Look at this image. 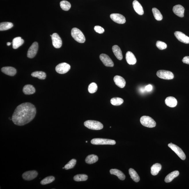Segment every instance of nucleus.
Listing matches in <instances>:
<instances>
[{
	"label": "nucleus",
	"mask_w": 189,
	"mask_h": 189,
	"mask_svg": "<svg viewBox=\"0 0 189 189\" xmlns=\"http://www.w3.org/2000/svg\"><path fill=\"white\" fill-rule=\"evenodd\" d=\"M161 169V165L159 163H155L151 167V174L153 176H156Z\"/></svg>",
	"instance_id": "26"
},
{
	"label": "nucleus",
	"mask_w": 189,
	"mask_h": 189,
	"mask_svg": "<svg viewBox=\"0 0 189 189\" xmlns=\"http://www.w3.org/2000/svg\"><path fill=\"white\" fill-rule=\"evenodd\" d=\"M86 142L87 143V142H87V141H86Z\"/></svg>",
	"instance_id": "43"
},
{
	"label": "nucleus",
	"mask_w": 189,
	"mask_h": 189,
	"mask_svg": "<svg viewBox=\"0 0 189 189\" xmlns=\"http://www.w3.org/2000/svg\"><path fill=\"white\" fill-rule=\"evenodd\" d=\"M38 49V44L37 42H34L28 49L27 54L28 58L31 59L34 58L37 53Z\"/></svg>",
	"instance_id": "9"
},
{
	"label": "nucleus",
	"mask_w": 189,
	"mask_h": 189,
	"mask_svg": "<svg viewBox=\"0 0 189 189\" xmlns=\"http://www.w3.org/2000/svg\"><path fill=\"white\" fill-rule=\"evenodd\" d=\"M95 31L100 34H102L104 32V28L100 26H96L94 27Z\"/></svg>",
	"instance_id": "39"
},
{
	"label": "nucleus",
	"mask_w": 189,
	"mask_h": 189,
	"mask_svg": "<svg viewBox=\"0 0 189 189\" xmlns=\"http://www.w3.org/2000/svg\"><path fill=\"white\" fill-rule=\"evenodd\" d=\"M182 61L184 63L189 65V56H186L184 57Z\"/></svg>",
	"instance_id": "40"
},
{
	"label": "nucleus",
	"mask_w": 189,
	"mask_h": 189,
	"mask_svg": "<svg viewBox=\"0 0 189 189\" xmlns=\"http://www.w3.org/2000/svg\"><path fill=\"white\" fill-rule=\"evenodd\" d=\"M157 75L160 78L164 80H170L174 77V74L171 71L163 70L157 71Z\"/></svg>",
	"instance_id": "6"
},
{
	"label": "nucleus",
	"mask_w": 189,
	"mask_h": 189,
	"mask_svg": "<svg viewBox=\"0 0 189 189\" xmlns=\"http://www.w3.org/2000/svg\"><path fill=\"white\" fill-rule=\"evenodd\" d=\"M98 87L97 85L94 82H93L89 85L88 90L89 93H95L97 91Z\"/></svg>",
	"instance_id": "36"
},
{
	"label": "nucleus",
	"mask_w": 189,
	"mask_h": 189,
	"mask_svg": "<svg viewBox=\"0 0 189 189\" xmlns=\"http://www.w3.org/2000/svg\"><path fill=\"white\" fill-rule=\"evenodd\" d=\"M173 12L175 14L180 17H184V12H185V9L182 5H177L173 7Z\"/></svg>",
	"instance_id": "15"
},
{
	"label": "nucleus",
	"mask_w": 189,
	"mask_h": 189,
	"mask_svg": "<svg viewBox=\"0 0 189 189\" xmlns=\"http://www.w3.org/2000/svg\"><path fill=\"white\" fill-rule=\"evenodd\" d=\"M36 109L30 103H24L16 108L12 120L15 125L23 126L31 122L35 117Z\"/></svg>",
	"instance_id": "1"
},
{
	"label": "nucleus",
	"mask_w": 189,
	"mask_h": 189,
	"mask_svg": "<svg viewBox=\"0 0 189 189\" xmlns=\"http://www.w3.org/2000/svg\"><path fill=\"white\" fill-rule=\"evenodd\" d=\"M55 178L53 176H50L47 177L43 179L40 182V184L42 185H47L54 182Z\"/></svg>",
	"instance_id": "35"
},
{
	"label": "nucleus",
	"mask_w": 189,
	"mask_h": 189,
	"mask_svg": "<svg viewBox=\"0 0 189 189\" xmlns=\"http://www.w3.org/2000/svg\"><path fill=\"white\" fill-rule=\"evenodd\" d=\"M11 42H7V45L8 46H10L11 45Z\"/></svg>",
	"instance_id": "42"
},
{
	"label": "nucleus",
	"mask_w": 189,
	"mask_h": 189,
	"mask_svg": "<svg viewBox=\"0 0 189 189\" xmlns=\"http://www.w3.org/2000/svg\"><path fill=\"white\" fill-rule=\"evenodd\" d=\"M165 103L169 107L174 108L177 106V101L175 98L169 96L166 98L165 100Z\"/></svg>",
	"instance_id": "20"
},
{
	"label": "nucleus",
	"mask_w": 189,
	"mask_h": 189,
	"mask_svg": "<svg viewBox=\"0 0 189 189\" xmlns=\"http://www.w3.org/2000/svg\"><path fill=\"white\" fill-rule=\"evenodd\" d=\"M92 144L93 145H114L116 144L115 141L113 140L102 139H92L91 141Z\"/></svg>",
	"instance_id": "5"
},
{
	"label": "nucleus",
	"mask_w": 189,
	"mask_h": 189,
	"mask_svg": "<svg viewBox=\"0 0 189 189\" xmlns=\"http://www.w3.org/2000/svg\"><path fill=\"white\" fill-rule=\"evenodd\" d=\"M77 163V160L75 159H72L67 164L65 165V168L66 170L71 169L73 168Z\"/></svg>",
	"instance_id": "37"
},
{
	"label": "nucleus",
	"mask_w": 189,
	"mask_h": 189,
	"mask_svg": "<svg viewBox=\"0 0 189 189\" xmlns=\"http://www.w3.org/2000/svg\"><path fill=\"white\" fill-rule=\"evenodd\" d=\"M52 39L53 46L56 48H59L62 45V41L61 38L56 33L52 35Z\"/></svg>",
	"instance_id": "11"
},
{
	"label": "nucleus",
	"mask_w": 189,
	"mask_h": 189,
	"mask_svg": "<svg viewBox=\"0 0 189 189\" xmlns=\"http://www.w3.org/2000/svg\"><path fill=\"white\" fill-rule=\"evenodd\" d=\"M71 35L77 42L83 43L85 41V36L82 31L78 28H73L71 31Z\"/></svg>",
	"instance_id": "2"
},
{
	"label": "nucleus",
	"mask_w": 189,
	"mask_h": 189,
	"mask_svg": "<svg viewBox=\"0 0 189 189\" xmlns=\"http://www.w3.org/2000/svg\"><path fill=\"white\" fill-rule=\"evenodd\" d=\"M88 178V177L87 175L80 174L75 176L74 177V180L76 182H82V181L87 180Z\"/></svg>",
	"instance_id": "34"
},
{
	"label": "nucleus",
	"mask_w": 189,
	"mask_h": 189,
	"mask_svg": "<svg viewBox=\"0 0 189 189\" xmlns=\"http://www.w3.org/2000/svg\"><path fill=\"white\" fill-rule=\"evenodd\" d=\"M113 21L119 24H124L126 22V19L123 15L118 13H113L110 15Z\"/></svg>",
	"instance_id": "13"
},
{
	"label": "nucleus",
	"mask_w": 189,
	"mask_h": 189,
	"mask_svg": "<svg viewBox=\"0 0 189 189\" xmlns=\"http://www.w3.org/2000/svg\"><path fill=\"white\" fill-rule=\"evenodd\" d=\"M174 34L180 42L185 44H189V37L184 33L180 31H176L174 32Z\"/></svg>",
	"instance_id": "14"
},
{
	"label": "nucleus",
	"mask_w": 189,
	"mask_h": 189,
	"mask_svg": "<svg viewBox=\"0 0 189 189\" xmlns=\"http://www.w3.org/2000/svg\"><path fill=\"white\" fill-rule=\"evenodd\" d=\"M126 59L127 63L130 65L135 64L137 62V59L133 53L128 51L126 54Z\"/></svg>",
	"instance_id": "19"
},
{
	"label": "nucleus",
	"mask_w": 189,
	"mask_h": 189,
	"mask_svg": "<svg viewBox=\"0 0 189 189\" xmlns=\"http://www.w3.org/2000/svg\"><path fill=\"white\" fill-rule=\"evenodd\" d=\"M123 100L120 98H113L110 100L111 104L115 106H120L123 104Z\"/></svg>",
	"instance_id": "33"
},
{
	"label": "nucleus",
	"mask_w": 189,
	"mask_h": 189,
	"mask_svg": "<svg viewBox=\"0 0 189 189\" xmlns=\"http://www.w3.org/2000/svg\"><path fill=\"white\" fill-rule=\"evenodd\" d=\"M112 51L117 59L121 60L123 59V55L121 49L118 46L115 45L112 47Z\"/></svg>",
	"instance_id": "21"
},
{
	"label": "nucleus",
	"mask_w": 189,
	"mask_h": 189,
	"mask_svg": "<svg viewBox=\"0 0 189 189\" xmlns=\"http://www.w3.org/2000/svg\"><path fill=\"white\" fill-rule=\"evenodd\" d=\"M114 80L116 85L120 88H124L126 85L125 79L120 76H115L114 77Z\"/></svg>",
	"instance_id": "16"
},
{
	"label": "nucleus",
	"mask_w": 189,
	"mask_h": 189,
	"mask_svg": "<svg viewBox=\"0 0 189 189\" xmlns=\"http://www.w3.org/2000/svg\"><path fill=\"white\" fill-rule=\"evenodd\" d=\"M110 172L111 174L117 176L120 180H124L125 179V176L121 171L116 169H110Z\"/></svg>",
	"instance_id": "25"
},
{
	"label": "nucleus",
	"mask_w": 189,
	"mask_h": 189,
	"mask_svg": "<svg viewBox=\"0 0 189 189\" xmlns=\"http://www.w3.org/2000/svg\"><path fill=\"white\" fill-rule=\"evenodd\" d=\"M71 69L70 65L66 63H62L57 65L55 70L58 73L64 74L68 72Z\"/></svg>",
	"instance_id": "8"
},
{
	"label": "nucleus",
	"mask_w": 189,
	"mask_h": 189,
	"mask_svg": "<svg viewBox=\"0 0 189 189\" xmlns=\"http://www.w3.org/2000/svg\"><path fill=\"white\" fill-rule=\"evenodd\" d=\"M60 6L63 10L66 11L69 10L71 6L70 3L66 1H61L60 3Z\"/></svg>",
	"instance_id": "32"
},
{
	"label": "nucleus",
	"mask_w": 189,
	"mask_h": 189,
	"mask_svg": "<svg viewBox=\"0 0 189 189\" xmlns=\"http://www.w3.org/2000/svg\"><path fill=\"white\" fill-rule=\"evenodd\" d=\"M13 26V24L10 22H3L0 24V31H5L9 30Z\"/></svg>",
	"instance_id": "29"
},
{
	"label": "nucleus",
	"mask_w": 189,
	"mask_h": 189,
	"mask_svg": "<svg viewBox=\"0 0 189 189\" xmlns=\"http://www.w3.org/2000/svg\"><path fill=\"white\" fill-rule=\"evenodd\" d=\"M129 174L130 177L134 182H139L140 179L139 176L134 169L130 168L129 169Z\"/></svg>",
	"instance_id": "28"
},
{
	"label": "nucleus",
	"mask_w": 189,
	"mask_h": 189,
	"mask_svg": "<svg viewBox=\"0 0 189 189\" xmlns=\"http://www.w3.org/2000/svg\"><path fill=\"white\" fill-rule=\"evenodd\" d=\"M32 77L38 78L41 80H44L46 77V75L45 73L42 71H36L32 73Z\"/></svg>",
	"instance_id": "30"
},
{
	"label": "nucleus",
	"mask_w": 189,
	"mask_h": 189,
	"mask_svg": "<svg viewBox=\"0 0 189 189\" xmlns=\"http://www.w3.org/2000/svg\"><path fill=\"white\" fill-rule=\"evenodd\" d=\"M140 122L144 126L149 128H153L156 126V122L151 117L144 116L141 117Z\"/></svg>",
	"instance_id": "4"
},
{
	"label": "nucleus",
	"mask_w": 189,
	"mask_h": 189,
	"mask_svg": "<svg viewBox=\"0 0 189 189\" xmlns=\"http://www.w3.org/2000/svg\"><path fill=\"white\" fill-rule=\"evenodd\" d=\"M156 45L157 47L160 50H164L167 47V45L165 43L160 41H157Z\"/></svg>",
	"instance_id": "38"
},
{
	"label": "nucleus",
	"mask_w": 189,
	"mask_h": 189,
	"mask_svg": "<svg viewBox=\"0 0 189 189\" xmlns=\"http://www.w3.org/2000/svg\"><path fill=\"white\" fill-rule=\"evenodd\" d=\"M133 6L134 10L140 15H143L144 13L143 9L141 5L137 1L135 0L133 2Z\"/></svg>",
	"instance_id": "18"
},
{
	"label": "nucleus",
	"mask_w": 189,
	"mask_h": 189,
	"mask_svg": "<svg viewBox=\"0 0 189 189\" xmlns=\"http://www.w3.org/2000/svg\"><path fill=\"white\" fill-rule=\"evenodd\" d=\"M84 125L89 129L93 130H100L104 128V125L101 122L95 120H87L84 123Z\"/></svg>",
	"instance_id": "3"
},
{
	"label": "nucleus",
	"mask_w": 189,
	"mask_h": 189,
	"mask_svg": "<svg viewBox=\"0 0 189 189\" xmlns=\"http://www.w3.org/2000/svg\"><path fill=\"white\" fill-rule=\"evenodd\" d=\"M98 157L96 155H88L85 159V162L88 164H93L98 161Z\"/></svg>",
	"instance_id": "27"
},
{
	"label": "nucleus",
	"mask_w": 189,
	"mask_h": 189,
	"mask_svg": "<svg viewBox=\"0 0 189 189\" xmlns=\"http://www.w3.org/2000/svg\"><path fill=\"white\" fill-rule=\"evenodd\" d=\"M23 92L25 95H31L35 93L36 89L33 85H27L23 87Z\"/></svg>",
	"instance_id": "23"
},
{
	"label": "nucleus",
	"mask_w": 189,
	"mask_h": 189,
	"mask_svg": "<svg viewBox=\"0 0 189 189\" xmlns=\"http://www.w3.org/2000/svg\"><path fill=\"white\" fill-rule=\"evenodd\" d=\"M100 59L105 66L108 67H113L114 63L111 58L108 55L102 54L100 55Z\"/></svg>",
	"instance_id": "12"
},
{
	"label": "nucleus",
	"mask_w": 189,
	"mask_h": 189,
	"mask_svg": "<svg viewBox=\"0 0 189 189\" xmlns=\"http://www.w3.org/2000/svg\"><path fill=\"white\" fill-rule=\"evenodd\" d=\"M168 147L172 150L178 155L181 159L185 160L186 156L182 149L175 144L170 143L168 144Z\"/></svg>",
	"instance_id": "7"
},
{
	"label": "nucleus",
	"mask_w": 189,
	"mask_h": 189,
	"mask_svg": "<svg viewBox=\"0 0 189 189\" xmlns=\"http://www.w3.org/2000/svg\"><path fill=\"white\" fill-rule=\"evenodd\" d=\"M24 41L23 39L21 37L15 38L12 41L13 48L14 49L18 48L24 44Z\"/></svg>",
	"instance_id": "22"
},
{
	"label": "nucleus",
	"mask_w": 189,
	"mask_h": 189,
	"mask_svg": "<svg viewBox=\"0 0 189 189\" xmlns=\"http://www.w3.org/2000/svg\"><path fill=\"white\" fill-rule=\"evenodd\" d=\"M38 173L35 170L26 172L22 175V177L24 180L30 181L33 180L37 177Z\"/></svg>",
	"instance_id": "10"
},
{
	"label": "nucleus",
	"mask_w": 189,
	"mask_h": 189,
	"mask_svg": "<svg viewBox=\"0 0 189 189\" xmlns=\"http://www.w3.org/2000/svg\"><path fill=\"white\" fill-rule=\"evenodd\" d=\"M179 172L178 171L172 172L166 176L165 178V181L166 183H169L173 180L175 178L178 177L179 175Z\"/></svg>",
	"instance_id": "24"
},
{
	"label": "nucleus",
	"mask_w": 189,
	"mask_h": 189,
	"mask_svg": "<svg viewBox=\"0 0 189 189\" xmlns=\"http://www.w3.org/2000/svg\"><path fill=\"white\" fill-rule=\"evenodd\" d=\"M152 11L155 20L158 21H160L163 20V15L158 9L156 8H153L152 9Z\"/></svg>",
	"instance_id": "31"
},
{
	"label": "nucleus",
	"mask_w": 189,
	"mask_h": 189,
	"mask_svg": "<svg viewBox=\"0 0 189 189\" xmlns=\"http://www.w3.org/2000/svg\"><path fill=\"white\" fill-rule=\"evenodd\" d=\"M1 71L3 73L7 75L14 76L17 73L16 69L11 67H5L1 68Z\"/></svg>",
	"instance_id": "17"
},
{
	"label": "nucleus",
	"mask_w": 189,
	"mask_h": 189,
	"mask_svg": "<svg viewBox=\"0 0 189 189\" xmlns=\"http://www.w3.org/2000/svg\"><path fill=\"white\" fill-rule=\"evenodd\" d=\"M152 88H153V87H152V85H149L146 86L145 89L146 91H151Z\"/></svg>",
	"instance_id": "41"
}]
</instances>
